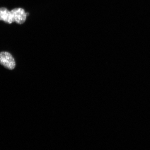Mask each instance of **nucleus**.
Returning a JSON list of instances; mask_svg holds the SVG:
<instances>
[{"instance_id":"nucleus-1","label":"nucleus","mask_w":150,"mask_h":150,"mask_svg":"<svg viewBox=\"0 0 150 150\" xmlns=\"http://www.w3.org/2000/svg\"><path fill=\"white\" fill-rule=\"evenodd\" d=\"M0 64L5 68L12 70L16 67V62L13 56L7 52H0Z\"/></svg>"},{"instance_id":"nucleus-2","label":"nucleus","mask_w":150,"mask_h":150,"mask_svg":"<svg viewBox=\"0 0 150 150\" xmlns=\"http://www.w3.org/2000/svg\"><path fill=\"white\" fill-rule=\"evenodd\" d=\"M11 11L13 22L19 24H23L27 19V16L29 15L23 8H15Z\"/></svg>"},{"instance_id":"nucleus-3","label":"nucleus","mask_w":150,"mask_h":150,"mask_svg":"<svg viewBox=\"0 0 150 150\" xmlns=\"http://www.w3.org/2000/svg\"><path fill=\"white\" fill-rule=\"evenodd\" d=\"M0 21L11 24L13 22L12 13L5 7L0 8Z\"/></svg>"}]
</instances>
